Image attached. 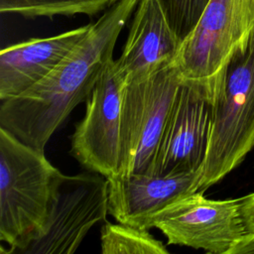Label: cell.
Instances as JSON below:
<instances>
[{
    "label": "cell",
    "mask_w": 254,
    "mask_h": 254,
    "mask_svg": "<svg viewBox=\"0 0 254 254\" xmlns=\"http://www.w3.org/2000/svg\"><path fill=\"white\" fill-rule=\"evenodd\" d=\"M108 212V181L104 176L93 172L65 175L43 233L22 253H73Z\"/></svg>",
    "instance_id": "cell-8"
},
{
    "label": "cell",
    "mask_w": 254,
    "mask_h": 254,
    "mask_svg": "<svg viewBox=\"0 0 254 254\" xmlns=\"http://www.w3.org/2000/svg\"><path fill=\"white\" fill-rule=\"evenodd\" d=\"M65 175L0 127V240L22 251L41 236Z\"/></svg>",
    "instance_id": "cell-2"
},
{
    "label": "cell",
    "mask_w": 254,
    "mask_h": 254,
    "mask_svg": "<svg viewBox=\"0 0 254 254\" xmlns=\"http://www.w3.org/2000/svg\"><path fill=\"white\" fill-rule=\"evenodd\" d=\"M90 24L47 38H34L0 53V100L20 95L48 75L85 36Z\"/></svg>",
    "instance_id": "cell-12"
},
{
    "label": "cell",
    "mask_w": 254,
    "mask_h": 254,
    "mask_svg": "<svg viewBox=\"0 0 254 254\" xmlns=\"http://www.w3.org/2000/svg\"><path fill=\"white\" fill-rule=\"evenodd\" d=\"M254 28V0H209L173 64L184 80L218 86L231 58L247 47Z\"/></svg>",
    "instance_id": "cell-5"
},
{
    "label": "cell",
    "mask_w": 254,
    "mask_h": 254,
    "mask_svg": "<svg viewBox=\"0 0 254 254\" xmlns=\"http://www.w3.org/2000/svg\"><path fill=\"white\" fill-rule=\"evenodd\" d=\"M254 147V28L247 47L225 66L218 85L198 191L234 170Z\"/></svg>",
    "instance_id": "cell-3"
},
{
    "label": "cell",
    "mask_w": 254,
    "mask_h": 254,
    "mask_svg": "<svg viewBox=\"0 0 254 254\" xmlns=\"http://www.w3.org/2000/svg\"><path fill=\"white\" fill-rule=\"evenodd\" d=\"M183 77L172 63L125 83L122 94L119 175H154L161 136Z\"/></svg>",
    "instance_id": "cell-4"
},
{
    "label": "cell",
    "mask_w": 254,
    "mask_h": 254,
    "mask_svg": "<svg viewBox=\"0 0 254 254\" xmlns=\"http://www.w3.org/2000/svg\"><path fill=\"white\" fill-rule=\"evenodd\" d=\"M119 0H0V12L26 18L92 16L107 10Z\"/></svg>",
    "instance_id": "cell-13"
},
{
    "label": "cell",
    "mask_w": 254,
    "mask_h": 254,
    "mask_svg": "<svg viewBox=\"0 0 254 254\" xmlns=\"http://www.w3.org/2000/svg\"><path fill=\"white\" fill-rule=\"evenodd\" d=\"M181 42L193 30L209 0H157Z\"/></svg>",
    "instance_id": "cell-15"
},
{
    "label": "cell",
    "mask_w": 254,
    "mask_h": 254,
    "mask_svg": "<svg viewBox=\"0 0 254 254\" xmlns=\"http://www.w3.org/2000/svg\"><path fill=\"white\" fill-rule=\"evenodd\" d=\"M250 247H251L252 251L254 252V236L252 237V239H251V241H250Z\"/></svg>",
    "instance_id": "cell-17"
},
{
    "label": "cell",
    "mask_w": 254,
    "mask_h": 254,
    "mask_svg": "<svg viewBox=\"0 0 254 254\" xmlns=\"http://www.w3.org/2000/svg\"><path fill=\"white\" fill-rule=\"evenodd\" d=\"M217 89L183 79L157 149L154 175L200 172L208 149Z\"/></svg>",
    "instance_id": "cell-7"
},
{
    "label": "cell",
    "mask_w": 254,
    "mask_h": 254,
    "mask_svg": "<svg viewBox=\"0 0 254 254\" xmlns=\"http://www.w3.org/2000/svg\"><path fill=\"white\" fill-rule=\"evenodd\" d=\"M200 172L161 176L132 173L108 181V211L117 222L144 229L146 220L198 191Z\"/></svg>",
    "instance_id": "cell-10"
},
{
    "label": "cell",
    "mask_w": 254,
    "mask_h": 254,
    "mask_svg": "<svg viewBox=\"0 0 254 254\" xmlns=\"http://www.w3.org/2000/svg\"><path fill=\"white\" fill-rule=\"evenodd\" d=\"M139 0H119L43 79L18 96L1 101L0 127L21 142L45 151L56 130L85 102L107 64L116 41Z\"/></svg>",
    "instance_id": "cell-1"
},
{
    "label": "cell",
    "mask_w": 254,
    "mask_h": 254,
    "mask_svg": "<svg viewBox=\"0 0 254 254\" xmlns=\"http://www.w3.org/2000/svg\"><path fill=\"white\" fill-rule=\"evenodd\" d=\"M158 228L168 244L231 254L247 234L239 198L209 199L195 191L149 217L144 229Z\"/></svg>",
    "instance_id": "cell-6"
},
{
    "label": "cell",
    "mask_w": 254,
    "mask_h": 254,
    "mask_svg": "<svg viewBox=\"0 0 254 254\" xmlns=\"http://www.w3.org/2000/svg\"><path fill=\"white\" fill-rule=\"evenodd\" d=\"M240 200V212L247 234H254V192L249 193Z\"/></svg>",
    "instance_id": "cell-16"
},
{
    "label": "cell",
    "mask_w": 254,
    "mask_h": 254,
    "mask_svg": "<svg viewBox=\"0 0 254 254\" xmlns=\"http://www.w3.org/2000/svg\"><path fill=\"white\" fill-rule=\"evenodd\" d=\"M126 81L111 61L85 101V113L71 136L72 156L89 172L110 179L120 169L122 94Z\"/></svg>",
    "instance_id": "cell-9"
},
{
    "label": "cell",
    "mask_w": 254,
    "mask_h": 254,
    "mask_svg": "<svg viewBox=\"0 0 254 254\" xmlns=\"http://www.w3.org/2000/svg\"><path fill=\"white\" fill-rule=\"evenodd\" d=\"M182 42L169 25L157 0H139L122 54L115 61L126 81L151 74L172 64Z\"/></svg>",
    "instance_id": "cell-11"
},
{
    "label": "cell",
    "mask_w": 254,
    "mask_h": 254,
    "mask_svg": "<svg viewBox=\"0 0 254 254\" xmlns=\"http://www.w3.org/2000/svg\"><path fill=\"white\" fill-rule=\"evenodd\" d=\"M103 254H167L169 250L148 229L124 223L105 222L100 230Z\"/></svg>",
    "instance_id": "cell-14"
}]
</instances>
